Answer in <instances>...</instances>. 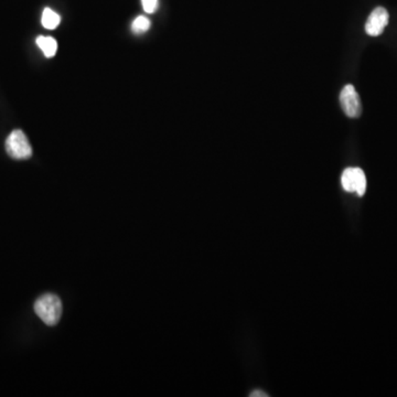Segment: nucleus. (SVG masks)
<instances>
[{"label":"nucleus","mask_w":397,"mask_h":397,"mask_svg":"<svg viewBox=\"0 0 397 397\" xmlns=\"http://www.w3.org/2000/svg\"><path fill=\"white\" fill-rule=\"evenodd\" d=\"M35 311L45 325H55L62 315V303L57 295L45 293L35 301Z\"/></svg>","instance_id":"1"},{"label":"nucleus","mask_w":397,"mask_h":397,"mask_svg":"<svg viewBox=\"0 0 397 397\" xmlns=\"http://www.w3.org/2000/svg\"><path fill=\"white\" fill-rule=\"evenodd\" d=\"M6 150L11 158L17 160L30 158L33 156V148L25 133L19 129L13 130L6 140Z\"/></svg>","instance_id":"2"},{"label":"nucleus","mask_w":397,"mask_h":397,"mask_svg":"<svg viewBox=\"0 0 397 397\" xmlns=\"http://www.w3.org/2000/svg\"><path fill=\"white\" fill-rule=\"evenodd\" d=\"M341 184L347 192H355L357 196H364L367 190V177L360 168H347L341 177Z\"/></svg>","instance_id":"3"},{"label":"nucleus","mask_w":397,"mask_h":397,"mask_svg":"<svg viewBox=\"0 0 397 397\" xmlns=\"http://www.w3.org/2000/svg\"><path fill=\"white\" fill-rule=\"evenodd\" d=\"M340 104L343 112L350 118H357L362 113L360 96L353 85L347 84L340 93Z\"/></svg>","instance_id":"4"},{"label":"nucleus","mask_w":397,"mask_h":397,"mask_svg":"<svg viewBox=\"0 0 397 397\" xmlns=\"http://www.w3.org/2000/svg\"><path fill=\"white\" fill-rule=\"evenodd\" d=\"M388 20H390V16L385 8H375L367 18V23H365V33L371 37L382 35L385 27L388 25Z\"/></svg>","instance_id":"5"},{"label":"nucleus","mask_w":397,"mask_h":397,"mask_svg":"<svg viewBox=\"0 0 397 397\" xmlns=\"http://www.w3.org/2000/svg\"><path fill=\"white\" fill-rule=\"evenodd\" d=\"M38 47L43 51V55L47 57H53L57 53V43L55 38L52 37H43L40 35L35 40Z\"/></svg>","instance_id":"6"},{"label":"nucleus","mask_w":397,"mask_h":397,"mask_svg":"<svg viewBox=\"0 0 397 397\" xmlns=\"http://www.w3.org/2000/svg\"><path fill=\"white\" fill-rule=\"evenodd\" d=\"M60 23H61V17L55 11L50 9V8H45L43 10L41 23L45 29L55 30L60 25Z\"/></svg>","instance_id":"7"},{"label":"nucleus","mask_w":397,"mask_h":397,"mask_svg":"<svg viewBox=\"0 0 397 397\" xmlns=\"http://www.w3.org/2000/svg\"><path fill=\"white\" fill-rule=\"evenodd\" d=\"M150 26H152V23L148 18L145 16H139L133 21L132 31L135 35H142L148 31Z\"/></svg>","instance_id":"8"},{"label":"nucleus","mask_w":397,"mask_h":397,"mask_svg":"<svg viewBox=\"0 0 397 397\" xmlns=\"http://www.w3.org/2000/svg\"><path fill=\"white\" fill-rule=\"evenodd\" d=\"M158 1L159 0H142L145 13H154L158 9Z\"/></svg>","instance_id":"9"},{"label":"nucleus","mask_w":397,"mask_h":397,"mask_svg":"<svg viewBox=\"0 0 397 397\" xmlns=\"http://www.w3.org/2000/svg\"><path fill=\"white\" fill-rule=\"evenodd\" d=\"M251 396H267V395L263 392H254V394H251Z\"/></svg>","instance_id":"10"}]
</instances>
